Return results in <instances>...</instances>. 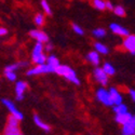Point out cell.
<instances>
[{"label": "cell", "mask_w": 135, "mask_h": 135, "mask_svg": "<svg viewBox=\"0 0 135 135\" xmlns=\"http://www.w3.org/2000/svg\"><path fill=\"white\" fill-rule=\"evenodd\" d=\"M55 73L57 75H60V76H62V77H64V78H66L69 82H71V83H74L76 85L80 84V80H79V78H78L76 71L73 68H70L69 66L61 64L57 68L55 69Z\"/></svg>", "instance_id": "6da1fadb"}, {"label": "cell", "mask_w": 135, "mask_h": 135, "mask_svg": "<svg viewBox=\"0 0 135 135\" xmlns=\"http://www.w3.org/2000/svg\"><path fill=\"white\" fill-rule=\"evenodd\" d=\"M31 61L36 65H41L47 62V55L44 54V46L41 42H36L31 51Z\"/></svg>", "instance_id": "7a4b0ae2"}, {"label": "cell", "mask_w": 135, "mask_h": 135, "mask_svg": "<svg viewBox=\"0 0 135 135\" xmlns=\"http://www.w3.org/2000/svg\"><path fill=\"white\" fill-rule=\"evenodd\" d=\"M55 73V69L49 66L47 63L36 65L35 67L27 70V76H38V75H46V74H52Z\"/></svg>", "instance_id": "3957f363"}, {"label": "cell", "mask_w": 135, "mask_h": 135, "mask_svg": "<svg viewBox=\"0 0 135 135\" xmlns=\"http://www.w3.org/2000/svg\"><path fill=\"white\" fill-rule=\"evenodd\" d=\"M95 96H96L98 102H100L103 105H105L107 107L114 106V104H112V100H111V97H110V94H109V91L107 89H105V88L97 89V91L95 93Z\"/></svg>", "instance_id": "277c9868"}, {"label": "cell", "mask_w": 135, "mask_h": 135, "mask_svg": "<svg viewBox=\"0 0 135 135\" xmlns=\"http://www.w3.org/2000/svg\"><path fill=\"white\" fill-rule=\"evenodd\" d=\"M1 102H2V104L7 107V109L9 110V112H10V115H11V116L15 117V118L18 119L20 121H21V120H23V118H24L23 114H22V112L16 108L15 104L12 102V100H10V99H8V98H3Z\"/></svg>", "instance_id": "5b68a950"}, {"label": "cell", "mask_w": 135, "mask_h": 135, "mask_svg": "<svg viewBox=\"0 0 135 135\" xmlns=\"http://www.w3.org/2000/svg\"><path fill=\"white\" fill-rule=\"evenodd\" d=\"M93 77H94V80L100 84V85H107L108 83V80H109V76L103 70L102 67H96L93 71Z\"/></svg>", "instance_id": "8992f818"}, {"label": "cell", "mask_w": 135, "mask_h": 135, "mask_svg": "<svg viewBox=\"0 0 135 135\" xmlns=\"http://www.w3.org/2000/svg\"><path fill=\"white\" fill-rule=\"evenodd\" d=\"M29 36L32 38L36 42H41V43H47L49 41V37L44 31L40 29H32L29 31Z\"/></svg>", "instance_id": "52a82bcc"}, {"label": "cell", "mask_w": 135, "mask_h": 135, "mask_svg": "<svg viewBox=\"0 0 135 135\" xmlns=\"http://www.w3.org/2000/svg\"><path fill=\"white\" fill-rule=\"evenodd\" d=\"M28 88V84L25 81H17L15 83V96L17 100H22L24 98V94Z\"/></svg>", "instance_id": "ba28073f"}, {"label": "cell", "mask_w": 135, "mask_h": 135, "mask_svg": "<svg viewBox=\"0 0 135 135\" xmlns=\"http://www.w3.org/2000/svg\"><path fill=\"white\" fill-rule=\"evenodd\" d=\"M122 47L130 53L134 52L135 51V35H130L129 33L128 36H126L124 40L122 42Z\"/></svg>", "instance_id": "9c48e42d"}, {"label": "cell", "mask_w": 135, "mask_h": 135, "mask_svg": "<svg viewBox=\"0 0 135 135\" xmlns=\"http://www.w3.org/2000/svg\"><path fill=\"white\" fill-rule=\"evenodd\" d=\"M109 29L114 32L115 35L121 36V37H126L130 33L129 30L126 27H123V26H121L120 24H117V23H111L109 25Z\"/></svg>", "instance_id": "30bf717a"}, {"label": "cell", "mask_w": 135, "mask_h": 135, "mask_svg": "<svg viewBox=\"0 0 135 135\" xmlns=\"http://www.w3.org/2000/svg\"><path fill=\"white\" fill-rule=\"evenodd\" d=\"M109 94H110V97H111V100H112V104L115 105H119L121 103H123V97L121 95V93L118 91V89L117 88H110L109 90Z\"/></svg>", "instance_id": "8fae6325"}, {"label": "cell", "mask_w": 135, "mask_h": 135, "mask_svg": "<svg viewBox=\"0 0 135 135\" xmlns=\"http://www.w3.org/2000/svg\"><path fill=\"white\" fill-rule=\"evenodd\" d=\"M86 61L90 63V64H92L93 66L97 67L100 63V56L99 54L94 50V51H91V52H89L86 54Z\"/></svg>", "instance_id": "7c38bea8"}, {"label": "cell", "mask_w": 135, "mask_h": 135, "mask_svg": "<svg viewBox=\"0 0 135 135\" xmlns=\"http://www.w3.org/2000/svg\"><path fill=\"white\" fill-rule=\"evenodd\" d=\"M132 116H133L132 114H130L129 111H127V112H124V114H118V115H116L115 120H116L117 123L123 126V124H126L127 122H129L131 120Z\"/></svg>", "instance_id": "4fadbf2b"}, {"label": "cell", "mask_w": 135, "mask_h": 135, "mask_svg": "<svg viewBox=\"0 0 135 135\" xmlns=\"http://www.w3.org/2000/svg\"><path fill=\"white\" fill-rule=\"evenodd\" d=\"M121 133H122V135H134V133H135V126L133 124V122L131 120L129 122H127L126 124L122 126Z\"/></svg>", "instance_id": "5bb4252c"}, {"label": "cell", "mask_w": 135, "mask_h": 135, "mask_svg": "<svg viewBox=\"0 0 135 135\" xmlns=\"http://www.w3.org/2000/svg\"><path fill=\"white\" fill-rule=\"evenodd\" d=\"M33 122H35V124H36L39 129H41V130H43V131H46V132H49V131L51 130V127L48 124V123H46L44 121H42L38 115H35V116H33Z\"/></svg>", "instance_id": "9a60e30c"}, {"label": "cell", "mask_w": 135, "mask_h": 135, "mask_svg": "<svg viewBox=\"0 0 135 135\" xmlns=\"http://www.w3.org/2000/svg\"><path fill=\"white\" fill-rule=\"evenodd\" d=\"M94 49H95V51H96L99 55H107V54L109 53L108 47L106 46V44L99 42V41H97V42L94 43Z\"/></svg>", "instance_id": "2e32d148"}, {"label": "cell", "mask_w": 135, "mask_h": 135, "mask_svg": "<svg viewBox=\"0 0 135 135\" xmlns=\"http://www.w3.org/2000/svg\"><path fill=\"white\" fill-rule=\"evenodd\" d=\"M46 63H47L49 66H51L52 68H54V69H56V68H57V67L61 65L60 60L56 57L54 54H51V55L47 56V62H46Z\"/></svg>", "instance_id": "e0dca14e"}, {"label": "cell", "mask_w": 135, "mask_h": 135, "mask_svg": "<svg viewBox=\"0 0 135 135\" xmlns=\"http://www.w3.org/2000/svg\"><path fill=\"white\" fill-rule=\"evenodd\" d=\"M28 63L27 62H17V63H14V64H10L8 66H6L4 70H9V71H16L17 69L22 68V67H25L27 66Z\"/></svg>", "instance_id": "ac0fdd59"}, {"label": "cell", "mask_w": 135, "mask_h": 135, "mask_svg": "<svg viewBox=\"0 0 135 135\" xmlns=\"http://www.w3.org/2000/svg\"><path fill=\"white\" fill-rule=\"evenodd\" d=\"M103 70L108 75V76H114L115 74H116V68L114 66H112V64H110V63H108V62H106V63H104V65H103Z\"/></svg>", "instance_id": "d6986e66"}, {"label": "cell", "mask_w": 135, "mask_h": 135, "mask_svg": "<svg viewBox=\"0 0 135 135\" xmlns=\"http://www.w3.org/2000/svg\"><path fill=\"white\" fill-rule=\"evenodd\" d=\"M106 29L105 28H102V27H98V28H95L92 30V35L94 36V38H97V39H100V38H104L106 36Z\"/></svg>", "instance_id": "ffe728a7"}, {"label": "cell", "mask_w": 135, "mask_h": 135, "mask_svg": "<svg viewBox=\"0 0 135 135\" xmlns=\"http://www.w3.org/2000/svg\"><path fill=\"white\" fill-rule=\"evenodd\" d=\"M33 22L38 27H41L44 25V22H46V18H44V15L42 13H37L35 15V18H33Z\"/></svg>", "instance_id": "44dd1931"}, {"label": "cell", "mask_w": 135, "mask_h": 135, "mask_svg": "<svg viewBox=\"0 0 135 135\" xmlns=\"http://www.w3.org/2000/svg\"><path fill=\"white\" fill-rule=\"evenodd\" d=\"M127 111H128V107H127L126 104H123V103H121L119 105H115V107H114V112L116 115L124 114V112H127Z\"/></svg>", "instance_id": "7402d4cb"}, {"label": "cell", "mask_w": 135, "mask_h": 135, "mask_svg": "<svg viewBox=\"0 0 135 135\" xmlns=\"http://www.w3.org/2000/svg\"><path fill=\"white\" fill-rule=\"evenodd\" d=\"M92 3H93V7H94L96 10H98V11H104V10H106L105 0H93Z\"/></svg>", "instance_id": "603a6c76"}, {"label": "cell", "mask_w": 135, "mask_h": 135, "mask_svg": "<svg viewBox=\"0 0 135 135\" xmlns=\"http://www.w3.org/2000/svg\"><path fill=\"white\" fill-rule=\"evenodd\" d=\"M41 8L43 10V12L46 13L47 15H51L52 14V9L49 4V2L47 0H41Z\"/></svg>", "instance_id": "cb8c5ba5"}, {"label": "cell", "mask_w": 135, "mask_h": 135, "mask_svg": "<svg viewBox=\"0 0 135 135\" xmlns=\"http://www.w3.org/2000/svg\"><path fill=\"white\" fill-rule=\"evenodd\" d=\"M112 11H114V13H115L117 16L122 17V16H124V15H126V9L123 8L122 6H116Z\"/></svg>", "instance_id": "d4e9b609"}, {"label": "cell", "mask_w": 135, "mask_h": 135, "mask_svg": "<svg viewBox=\"0 0 135 135\" xmlns=\"http://www.w3.org/2000/svg\"><path fill=\"white\" fill-rule=\"evenodd\" d=\"M4 76L6 78L11 81V82H14L16 81V73L15 71H9V70H4Z\"/></svg>", "instance_id": "484cf974"}, {"label": "cell", "mask_w": 135, "mask_h": 135, "mask_svg": "<svg viewBox=\"0 0 135 135\" xmlns=\"http://www.w3.org/2000/svg\"><path fill=\"white\" fill-rule=\"evenodd\" d=\"M71 28H73L74 32L77 33V35H79V36H82L83 33H84V30L82 29V27L79 26L78 24H73V25H71Z\"/></svg>", "instance_id": "4316f807"}, {"label": "cell", "mask_w": 135, "mask_h": 135, "mask_svg": "<svg viewBox=\"0 0 135 135\" xmlns=\"http://www.w3.org/2000/svg\"><path fill=\"white\" fill-rule=\"evenodd\" d=\"M18 122H20L18 119H16V118L13 117V116H10L9 119H8V123H7V124L13 126V127H18Z\"/></svg>", "instance_id": "83f0119b"}, {"label": "cell", "mask_w": 135, "mask_h": 135, "mask_svg": "<svg viewBox=\"0 0 135 135\" xmlns=\"http://www.w3.org/2000/svg\"><path fill=\"white\" fill-rule=\"evenodd\" d=\"M14 132H20L18 127H13V126H9V124L6 126L4 133H14Z\"/></svg>", "instance_id": "f1b7e54d"}, {"label": "cell", "mask_w": 135, "mask_h": 135, "mask_svg": "<svg viewBox=\"0 0 135 135\" xmlns=\"http://www.w3.org/2000/svg\"><path fill=\"white\" fill-rule=\"evenodd\" d=\"M105 7H106V9L109 10V11H112V10H114V8H115L114 3H112L111 1H105Z\"/></svg>", "instance_id": "f546056e"}, {"label": "cell", "mask_w": 135, "mask_h": 135, "mask_svg": "<svg viewBox=\"0 0 135 135\" xmlns=\"http://www.w3.org/2000/svg\"><path fill=\"white\" fill-rule=\"evenodd\" d=\"M52 50H53V46H52V43L47 42V43H46V46H44V51H47V52H51Z\"/></svg>", "instance_id": "4dcf8cb0"}, {"label": "cell", "mask_w": 135, "mask_h": 135, "mask_svg": "<svg viewBox=\"0 0 135 135\" xmlns=\"http://www.w3.org/2000/svg\"><path fill=\"white\" fill-rule=\"evenodd\" d=\"M8 35V29L4 27H0V37H3Z\"/></svg>", "instance_id": "1f68e13d"}, {"label": "cell", "mask_w": 135, "mask_h": 135, "mask_svg": "<svg viewBox=\"0 0 135 135\" xmlns=\"http://www.w3.org/2000/svg\"><path fill=\"white\" fill-rule=\"evenodd\" d=\"M129 94H130V97L132 98L133 102H135V90L134 89H130L129 90Z\"/></svg>", "instance_id": "d6a6232c"}, {"label": "cell", "mask_w": 135, "mask_h": 135, "mask_svg": "<svg viewBox=\"0 0 135 135\" xmlns=\"http://www.w3.org/2000/svg\"><path fill=\"white\" fill-rule=\"evenodd\" d=\"M4 135H22L21 132H14V133H4Z\"/></svg>", "instance_id": "836d02e7"}, {"label": "cell", "mask_w": 135, "mask_h": 135, "mask_svg": "<svg viewBox=\"0 0 135 135\" xmlns=\"http://www.w3.org/2000/svg\"><path fill=\"white\" fill-rule=\"evenodd\" d=\"M131 54H132V55H135V51H134V52H132Z\"/></svg>", "instance_id": "e575fe53"}, {"label": "cell", "mask_w": 135, "mask_h": 135, "mask_svg": "<svg viewBox=\"0 0 135 135\" xmlns=\"http://www.w3.org/2000/svg\"><path fill=\"white\" fill-rule=\"evenodd\" d=\"M134 135H135V133H134Z\"/></svg>", "instance_id": "d590c367"}]
</instances>
